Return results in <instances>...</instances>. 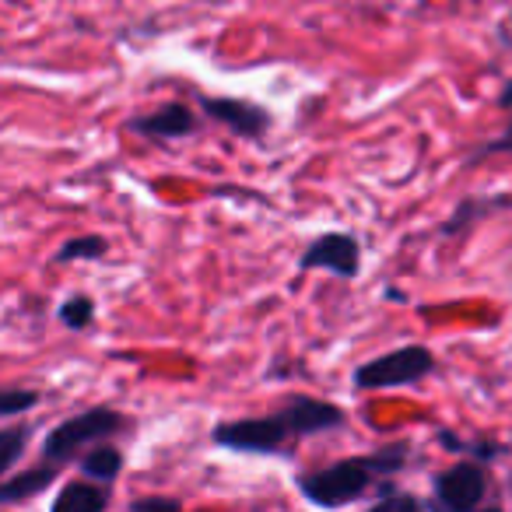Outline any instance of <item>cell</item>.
Segmentation results:
<instances>
[{
  "label": "cell",
  "mask_w": 512,
  "mask_h": 512,
  "mask_svg": "<svg viewBox=\"0 0 512 512\" xmlns=\"http://www.w3.org/2000/svg\"><path fill=\"white\" fill-rule=\"evenodd\" d=\"M348 421V414L337 404H327L320 397H288L278 411L260 414V418H235L214 425L211 442L232 453H253V456H278L292 449L299 439L309 435L334 432Z\"/></svg>",
  "instance_id": "obj_1"
},
{
  "label": "cell",
  "mask_w": 512,
  "mask_h": 512,
  "mask_svg": "<svg viewBox=\"0 0 512 512\" xmlns=\"http://www.w3.org/2000/svg\"><path fill=\"white\" fill-rule=\"evenodd\" d=\"M407 460H411V442H390L372 453H358L299 474V491L309 505L341 509V505L362 502L365 495H372L386 477H397L407 467Z\"/></svg>",
  "instance_id": "obj_2"
},
{
  "label": "cell",
  "mask_w": 512,
  "mask_h": 512,
  "mask_svg": "<svg viewBox=\"0 0 512 512\" xmlns=\"http://www.w3.org/2000/svg\"><path fill=\"white\" fill-rule=\"evenodd\" d=\"M130 428H134V421L123 411H116V407H88V411L74 414V418H64L57 428L46 432L43 446H39V460L64 470L67 463L81 460V453H85L88 446L116 439V435H127Z\"/></svg>",
  "instance_id": "obj_3"
},
{
  "label": "cell",
  "mask_w": 512,
  "mask_h": 512,
  "mask_svg": "<svg viewBox=\"0 0 512 512\" xmlns=\"http://www.w3.org/2000/svg\"><path fill=\"white\" fill-rule=\"evenodd\" d=\"M435 372V355L425 344H404L397 351L362 362L355 369L358 390H397V386H414Z\"/></svg>",
  "instance_id": "obj_4"
},
{
  "label": "cell",
  "mask_w": 512,
  "mask_h": 512,
  "mask_svg": "<svg viewBox=\"0 0 512 512\" xmlns=\"http://www.w3.org/2000/svg\"><path fill=\"white\" fill-rule=\"evenodd\" d=\"M488 491L491 474L484 467V460H460L432 477V498L428 502H432V509L467 512L488 502Z\"/></svg>",
  "instance_id": "obj_5"
},
{
  "label": "cell",
  "mask_w": 512,
  "mask_h": 512,
  "mask_svg": "<svg viewBox=\"0 0 512 512\" xmlns=\"http://www.w3.org/2000/svg\"><path fill=\"white\" fill-rule=\"evenodd\" d=\"M302 271H327L341 281H355L362 274V242L351 232H323L302 249Z\"/></svg>",
  "instance_id": "obj_6"
},
{
  "label": "cell",
  "mask_w": 512,
  "mask_h": 512,
  "mask_svg": "<svg viewBox=\"0 0 512 512\" xmlns=\"http://www.w3.org/2000/svg\"><path fill=\"white\" fill-rule=\"evenodd\" d=\"M197 106L204 109L207 120L221 123L242 141H264L267 130L274 127V116L264 106H256L249 99H228V95H200Z\"/></svg>",
  "instance_id": "obj_7"
},
{
  "label": "cell",
  "mask_w": 512,
  "mask_h": 512,
  "mask_svg": "<svg viewBox=\"0 0 512 512\" xmlns=\"http://www.w3.org/2000/svg\"><path fill=\"white\" fill-rule=\"evenodd\" d=\"M127 130L148 137V141H183V137H190L197 130V113L186 102H165V106L151 109V113L130 116Z\"/></svg>",
  "instance_id": "obj_8"
},
{
  "label": "cell",
  "mask_w": 512,
  "mask_h": 512,
  "mask_svg": "<svg viewBox=\"0 0 512 512\" xmlns=\"http://www.w3.org/2000/svg\"><path fill=\"white\" fill-rule=\"evenodd\" d=\"M57 474L60 467L39 460L36 467H25L18 474L0 477V505H22L29 498L43 495V491H50V484H57Z\"/></svg>",
  "instance_id": "obj_9"
},
{
  "label": "cell",
  "mask_w": 512,
  "mask_h": 512,
  "mask_svg": "<svg viewBox=\"0 0 512 512\" xmlns=\"http://www.w3.org/2000/svg\"><path fill=\"white\" fill-rule=\"evenodd\" d=\"M109 484L92 481V477L81 474L78 481H67L57 491V498L50 502L53 512H102L109 505Z\"/></svg>",
  "instance_id": "obj_10"
},
{
  "label": "cell",
  "mask_w": 512,
  "mask_h": 512,
  "mask_svg": "<svg viewBox=\"0 0 512 512\" xmlns=\"http://www.w3.org/2000/svg\"><path fill=\"white\" fill-rule=\"evenodd\" d=\"M512 207V193H491V197H467L456 204L453 218L442 225V235H463L470 225H477V221L491 218V214L498 211H509Z\"/></svg>",
  "instance_id": "obj_11"
},
{
  "label": "cell",
  "mask_w": 512,
  "mask_h": 512,
  "mask_svg": "<svg viewBox=\"0 0 512 512\" xmlns=\"http://www.w3.org/2000/svg\"><path fill=\"white\" fill-rule=\"evenodd\" d=\"M78 467H81V474L92 477V481L113 484L116 477L123 474V449L113 446V439L95 442V446H88L85 453H81Z\"/></svg>",
  "instance_id": "obj_12"
},
{
  "label": "cell",
  "mask_w": 512,
  "mask_h": 512,
  "mask_svg": "<svg viewBox=\"0 0 512 512\" xmlns=\"http://www.w3.org/2000/svg\"><path fill=\"white\" fill-rule=\"evenodd\" d=\"M32 428L29 425H11L0 428V477L15 474V467L22 463L25 449H29Z\"/></svg>",
  "instance_id": "obj_13"
},
{
  "label": "cell",
  "mask_w": 512,
  "mask_h": 512,
  "mask_svg": "<svg viewBox=\"0 0 512 512\" xmlns=\"http://www.w3.org/2000/svg\"><path fill=\"white\" fill-rule=\"evenodd\" d=\"M109 249V242L102 235H78V239H67L57 249L53 264H74V260H102Z\"/></svg>",
  "instance_id": "obj_14"
},
{
  "label": "cell",
  "mask_w": 512,
  "mask_h": 512,
  "mask_svg": "<svg viewBox=\"0 0 512 512\" xmlns=\"http://www.w3.org/2000/svg\"><path fill=\"white\" fill-rule=\"evenodd\" d=\"M57 320L64 323L67 330H88L95 323V299L92 295H71V299L60 302Z\"/></svg>",
  "instance_id": "obj_15"
},
{
  "label": "cell",
  "mask_w": 512,
  "mask_h": 512,
  "mask_svg": "<svg viewBox=\"0 0 512 512\" xmlns=\"http://www.w3.org/2000/svg\"><path fill=\"white\" fill-rule=\"evenodd\" d=\"M43 393L39 390H4L0 393V418H18V414L39 407Z\"/></svg>",
  "instance_id": "obj_16"
},
{
  "label": "cell",
  "mask_w": 512,
  "mask_h": 512,
  "mask_svg": "<svg viewBox=\"0 0 512 512\" xmlns=\"http://www.w3.org/2000/svg\"><path fill=\"white\" fill-rule=\"evenodd\" d=\"M179 512L183 502L179 498H169V495H151V498H134L130 502V512Z\"/></svg>",
  "instance_id": "obj_17"
},
{
  "label": "cell",
  "mask_w": 512,
  "mask_h": 512,
  "mask_svg": "<svg viewBox=\"0 0 512 512\" xmlns=\"http://www.w3.org/2000/svg\"><path fill=\"white\" fill-rule=\"evenodd\" d=\"M491 155H512V123L505 127V134H498L495 141H488L481 151H474L470 162H484V158H491Z\"/></svg>",
  "instance_id": "obj_18"
}]
</instances>
